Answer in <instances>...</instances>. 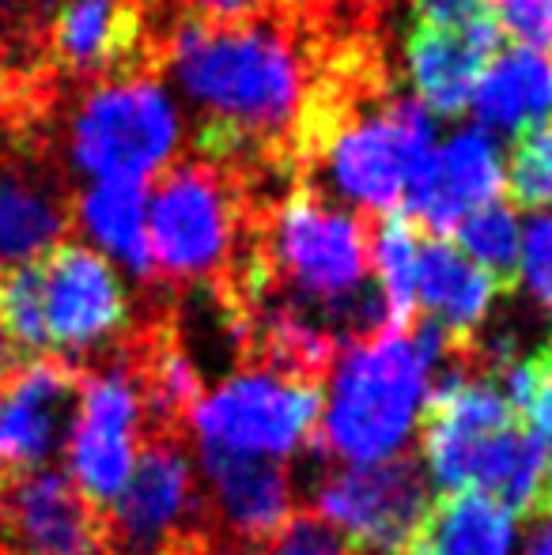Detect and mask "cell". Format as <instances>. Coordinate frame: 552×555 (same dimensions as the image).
Instances as JSON below:
<instances>
[{
    "label": "cell",
    "instance_id": "obj_1",
    "mask_svg": "<svg viewBox=\"0 0 552 555\" xmlns=\"http://www.w3.org/2000/svg\"><path fill=\"white\" fill-rule=\"evenodd\" d=\"M170 76L213 121L201 132L208 147L287 129L307 91L295 46L258 20L231 27L185 20L170 38Z\"/></svg>",
    "mask_w": 552,
    "mask_h": 555
},
{
    "label": "cell",
    "instance_id": "obj_2",
    "mask_svg": "<svg viewBox=\"0 0 552 555\" xmlns=\"http://www.w3.org/2000/svg\"><path fill=\"white\" fill-rule=\"evenodd\" d=\"M454 356V344L427 322L348 344L345 356L333 359L318 416L322 450L348 465H383L401 457L432 393L435 366Z\"/></svg>",
    "mask_w": 552,
    "mask_h": 555
},
{
    "label": "cell",
    "instance_id": "obj_3",
    "mask_svg": "<svg viewBox=\"0 0 552 555\" xmlns=\"http://www.w3.org/2000/svg\"><path fill=\"white\" fill-rule=\"evenodd\" d=\"M371 272V234L345 208L325 205L322 197L299 190L284 201L273 223L269 261L254 269L251 292L243 302H254L273 284L295 295V307L314 302L322 314H337L341 307L363 295ZM330 325V322H325Z\"/></svg>",
    "mask_w": 552,
    "mask_h": 555
},
{
    "label": "cell",
    "instance_id": "obj_4",
    "mask_svg": "<svg viewBox=\"0 0 552 555\" xmlns=\"http://www.w3.org/2000/svg\"><path fill=\"white\" fill-rule=\"evenodd\" d=\"M182 147V114L152 76H118L80 99L68 121V159L91 182L147 185Z\"/></svg>",
    "mask_w": 552,
    "mask_h": 555
},
{
    "label": "cell",
    "instance_id": "obj_5",
    "mask_svg": "<svg viewBox=\"0 0 552 555\" xmlns=\"http://www.w3.org/2000/svg\"><path fill=\"white\" fill-rule=\"evenodd\" d=\"M322 397L310 382H295L269 366H239L208 389L190 416L201 450L280 461L318 435Z\"/></svg>",
    "mask_w": 552,
    "mask_h": 555
},
{
    "label": "cell",
    "instance_id": "obj_6",
    "mask_svg": "<svg viewBox=\"0 0 552 555\" xmlns=\"http://www.w3.org/2000/svg\"><path fill=\"white\" fill-rule=\"evenodd\" d=\"M435 155V117L416 99H394L378 114L333 129L325 140V182L345 205L390 216Z\"/></svg>",
    "mask_w": 552,
    "mask_h": 555
},
{
    "label": "cell",
    "instance_id": "obj_7",
    "mask_svg": "<svg viewBox=\"0 0 552 555\" xmlns=\"http://www.w3.org/2000/svg\"><path fill=\"white\" fill-rule=\"evenodd\" d=\"M42 348L76 359H111L129 340V295L118 269L84 242H61L35 261Z\"/></svg>",
    "mask_w": 552,
    "mask_h": 555
},
{
    "label": "cell",
    "instance_id": "obj_8",
    "mask_svg": "<svg viewBox=\"0 0 552 555\" xmlns=\"http://www.w3.org/2000/svg\"><path fill=\"white\" fill-rule=\"evenodd\" d=\"M147 439L144 404L129 366L114 351L80 374L73 424L65 435L68 483L103 511L121 495Z\"/></svg>",
    "mask_w": 552,
    "mask_h": 555
},
{
    "label": "cell",
    "instance_id": "obj_9",
    "mask_svg": "<svg viewBox=\"0 0 552 555\" xmlns=\"http://www.w3.org/2000/svg\"><path fill=\"white\" fill-rule=\"evenodd\" d=\"M147 246L152 264L167 280L193 284L228 264L235 246V201L223 178L205 163L167 170L147 197Z\"/></svg>",
    "mask_w": 552,
    "mask_h": 555
},
{
    "label": "cell",
    "instance_id": "obj_10",
    "mask_svg": "<svg viewBox=\"0 0 552 555\" xmlns=\"http://www.w3.org/2000/svg\"><path fill=\"white\" fill-rule=\"evenodd\" d=\"M427 506L432 488L413 457L348 465L314 488V514L360 555H406Z\"/></svg>",
    "mask_w": 552,
    "mask_h": 555
},
{
    "label": "cell",
    "instance_id": "obj_11",
    "mask_svg": "<svg viewBox=\"0 0 552 555\" xmlns=\"http://www.w3.org/2000/svg\"><path fill=\"white\" fill-rule=\"evenodd\" d=\"M84 366L57 356L15 359L0 374V480L38 473L61 450Z\"/></svg>",
    "mask_w": 552,
    "mask_h": 555
},
{
    "label": "cell",
    "instance_id": "obj_12",
    "mask_svg": "<svg viewBox=\"0 0 552 555\" xmlns=\"http://www.w3.org/2000/svg\"><path fill=\"white\" fill-rule=\"evenodd\" d=\"M0 555H111L106 514L50 468L0 480Z\"/></svg>",
    "mask_w": 552,
    "mask_h": 555
},
{
    "label": "cell",
    "instance_id": "obj_13",
    "mask_svg": "<svg viewBox=\"0 0 552 555\" xmlns=\"http://www.w3.org/2000/svg\"><path fill=\"white\" fill-rule=\"evenodd\" d=\"M503 190V152L492 132L480 125L458 129L447 144L435 147L427 167L413 178L406 205L432 231V238H447L458 223L477 208L500 201Z\"/></svg>",
    "mask_w": 552,
    "mask_h": 555
},
{
    "label": "cell",
    "instance_id": "obj_14",
    "mask_svg": "<svg viewBox=\"0 0 552 555\" xmlns=\"http://www.w3.org/2000/svg\"><path fill=\"white\" fill-rule=\"evenodd\" d=\"M201 491L213 533L228 544H261L292 518V480L280 461L201 450Z\"/></svg>",
    "mask_w": 552,
    "mask_h": 555
},
{
    "label": "cell",
    "instance_id": "obj_15",
    "mask_svg": "<svg viewBox=\"0 0 552 555\" xmlns=\"http://www.w3.org/2000/svg\"><path fill=\"white\" fill-rule=\"evenodd\" d=\"M500 30L492 15L465 27H420L409 38V76L416 103L432 117H458L473 103L485 68L500 57Z\"/></svg>",
    "mask_w": 552,
    "mask_h": 555
},
{
    "label": "cell",
    "instance_id": "obj_16",
    "mask_svg": "<svg viewBox=\"0 0 552 555\" xmlns=\"http://www.w3.org/2000/svg\"><path fill=\"white\" fill-rule=\"evenodd\" d=\"M503 292L500 280L470 261L450 238H424L416 261V307L424 322L435 325L454 351L477 348V330L485 325L496 295Z\"/></svg>",
    "mask_w": 552,
    "mask_h": 555
},
{
    "label": "cell",
    "instance_id": "obj_17",
    "mask_svg": "<svg viewBox=\"0 0 552 555\" xmlns=\"http://www.w3.org/2000/svg\"><path fill=\"white\" fill-rule=\"evenodd\" d=\"M76 227L99 257L118 261L129 276L152 280V246H147V185L137 182H88L76 197Z\"/></svg>",
    "mask_w": 552,
    "mask_h": 555
},
{
    "label": "cell",
    "instance_id": "obj_18",
    "mask_svg": "<svg viewBox=\"0 0 552 555\" xmlns=\"http://www.w3.org/2000/svg\"><path fill=\"white\" fill-rule=\"evenodd\" d=\"M137 30L129 0H61L50 20L53 57L73 73L114 68L137 50Z\"/></svg>",
    "mask_w": 552,
    "mask_h": 555
},
{
    "label": "cell",
    "instance_id": "obj_19",
    "mask_svg": "<svg viewBox=\"0 0 552 555\" xmlns=\"http://www.w3.org/2000/svg\"><path fill=\"white\" fill-rule=\"evenodd\" d=\"M518 521L480 491H450L427 506L406 555H511Z\"/></svg>",
    "mask_w": 552,
    "mask_h": 555
},
{
    "label": "cell",
    "instance_id": "obj_20",
    "mask_svg": "<svg viewBox=\"0 0 552 555\" xmlns=\"http://www.w3.org/2000/svg\"><path fill=\"white\" fill-rule=\"evenodd\" d=\"M65 223V205L42 178L0 163V276L57 249Z\"/></svg>",
    "mask_w": 552,
    "mask_h": 555
},
{
    "label": "cell",
    "instance_id": "obj_21",
    "mask_svg": "<svg viewBox=\"0 0 552 555\" xmlns=\"http://www.w3.org/2000/svg\"><path fill=\"white\" fill-rule=\"evenodd\" d=\"M473 111L485 132H523L552 114V57L530 50H508L485 68Z\"/></svg>",
    "mask_w": 552,
    "mask_h": 555
},
{
    "label": "cell",
    "instance_id": "obj_22",
    "mask_svg": "<svg viewBox=\"0 0 552 555\" xmlns=\"http://www.w3.org/2000/svg\"><path fill=\"white\" fill-rule=\"evenodd\" d=\"M416 261L420 238L409 216H383L371 231V269H375V295L383 299L390 330H409L416 314Z\"/></svg>",
    "mask_w": 552,
    "mask_h": 555
},
{
    "label": "cell",
    "instance_id": "obj_23",
    "mask_svg": "<svg viewBox=\"0 0 552 555\" xmlns=\"http://www.w3.org/2000/svg\"><path fill=\"white\" fill-rule=\"evenodd\" d=\"M450 234H454V246L462 249L477 269H485L492 280H500L503 287L515 280L523 223H518V212L511 205L492 201V205L465 216Z\"/></svg>",
    "mask_w": 552,
    "mask_h": 555
},
{
    "label": "cell",
    "instance_id": "obj_24",
    "mask_svg": "<svg viewBox=\"0 0 552 555\" xmlns=\"http://www.w3.org/2000/svg\"><path fill=\"white\" fill-rule=\"evenodd\" d=\"M496 374H500L515 412H526V420H530L526 427L534 431V439L545 446L552 461V340L534 348L523 359L511 356Z\"/></svg>",
    "mask_w": 552,
    "mask_h": 555
},
{
    "label": "cell",
    "instance_id": "obj_25",
    "mask_svg": "<svg viewBox=\"0 0 552 555\" xmlns=\"http://www.w3.org/2000/svg\"><path fill=\"white\" fill-rule=\"evenodd\" d=\"M503 185L511 201L530 212L552 208V125H530L515 137L511 159L503 163Z\"/></svg>",
    "mask_w": 552,
    "mask_h": 555
},
{
    "label": "cell",
    "instance_id": "obj_26",
    "mask_svg": "<svg viewBox=\"0 0 552 555\" xmlns=\"http://www.w3.org/2000/svg\"><path fill=\"white\" fill-rule=\"evenodd\" d=\"M251 555H360L337 529H330L314 511H292V518L261 541Z\"/></svg>",
    "mask_w": 552,
    "mask_h": 555
},
{
    "label": "cell",
    "instance_id": "obj_27",
    "mask_svg": "<svg viewBox=\"0 0 552 555\" xmlns=\"http://www.w3.org/2000/svg\"><path fill=\"white\" fill-rule=\"evenodd\" d=\"M496 30L515 38L518 50L552 57V0H485Z\"/></svg>",
    "mask_w": 552,
    "mask_h": 555
},
{
    "label": "cell",
    "instance_id": "obj_28",
    "mask_svg": "<svg viewBox=\"0 0 552 555\" xmlns=\"http://www.w3.org/2000/svg\"><path fill=\"white\" fill-rule=\"evenodd\" d=\"M515 276H523L526 292L538 307L552 310V212H534L523 223Z\"/></svg>",
    "mask_w": 552,
    "mask_h": 555
},
{
    "label": "cell",
    "instance_id": "obj_29",
    "mask_svg": "<svg viewBox=\"0 0 552 555\" xmlns=\"http://www.w3.org/2000/svg\"><path fill=\"white\" fill-rule=\"evenodd\" d=\"M420 27H465L488 15L485 0H413Z\"/></svg>",
    "mask_w": 552,
    "mask_h": 555
},
{
    "label": "cell",
    "instance_id": "obj_30",
    "mask_svg": "<svg viewBox=\"0 0 552 555\" xmlns=\"http://www.w3.org/2000/svg\"><path fill=\"white\" fill-rule=\"evenodd\" d=\"M266 0H193V20L231 27V23H251Z\"/></svg>",
    "mask_w": 552,
    "mask_h": 555
},
{
    "label": "cell",
    "instance_id": "obj_31",
    "mask_svg": "<svg viewBox=\"0 0 552 555\" xmlns=\"http://www.w3.org/2000/svg\"><path fill=\"white\" fill-rule=\"evenodd\" d=\"M526 555H552V518H541L538 529H534L530 544H526Z\"/></svg>",
    "mask_w": 552,
    "mask_h": 555
},
{
    "label": "cell",
    "instance_id": "obj_32",
    "mask_svg": "<svg viewBox=\"0 0 552 555\" xmlns=\"http://www.w3.org/2000/svg\"><path fill=\"white\" fill-rule=\"evenodd\" d=\"M12 363H15V348H12V340H8L4 325H0V374H4Z\"/></svg>",
    "mask_w": 552,
    "mask_h": 555
},
{
    "label": "cell",
    "instance_id": "obj_33",
    "mask_svg": "<svg viewBox=\"0 0 552 555\" xmlns=\"http://www.w3.org/2000/svg\"><path fill=\"white\" fill-rule=\"evenodd\" d=\"M0 4H4V0H0Z\"/></svg>",
    "mask_w": 552,
    "mask_h": 555
}]
</instances>
